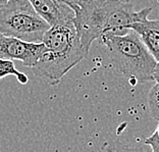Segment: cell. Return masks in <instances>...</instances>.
Wrapping results in <instances>:
<instances>
[{"label": "cell", "mask_w": 159, "mask_h": 152, "mask_svg": "<svg viewBox=\"0 0 159 152\" xmlns=\"http://www.w3.org/2000/svg\"><path fill=\"white\" fill-rule=\"evenodd\" d=\"M41 42L45 50L31 68L36 77L52 86L58 84L89 53L82 45L74 21L51 26Z\"/></svg>", "instance_id": "6da1fadb"}, {"label": "cell", "mask_w": 159, "mask_h": 152, "mask_svg": "<svg viewBox=\"0 0 159 152\" xmlns=\"http://www.w3.org/2000/svg\"><path fill=\"white\" fill-rule=\"evenodd\" d=\"M99 39L118 75L132 84L154 81L157 61L135 31L131 29L122 35L106 32Z\"/></svg>", "instance_id": "7a4b0ae2"}, {"label": "cell", "mask_w": 159, "mask_h": 152, "mask_svg": "<svg viewBox=\"0 0 159 152\" xmlns=\"http://www.w3.org/2000/svg\"><path fill=\"white\" fill-rule=\"evenodd\" d=\"M49 28L29 0H8L0 4V33L29 42H41Z\"/></svg>", "instance_id": "3957f363"}, {"label": "cell", "mask_w": 159, "mask_h": 152, "mask_svg": "<svg viewBox=\"0 0 159 152\" xmlns=\"http://www.w3.org/2000/svg\"><path fill=\"white\" fill-rule=\"evenodd\" d=\"M45 50L42 42H29L16 37L0 33V57L11 60H20L24 66H35Z\"/></svg>", "instance_id": "277c9868"}, {"label": "cell", "mask_w": 159, "mask_h": 152, "mask_svg": "<svg viewBox=\"0 0 159 152\" xmlns=\"http://www.w3.org/2000/svg\"><path fill=\"white\" fill-rule=\"evenodd\" d=\"M40 16L50 27L74 21L75 13L61 0H29Z\"/></svg>", "instance_id": "5b68a950"}, {"label": "cell", "mask_w": 159, "mask_h": 152, "mask_svg": "<svg viewBox=\"0 0 159 152\" xmlns=\"http://www.w3.org/2000/svg\"><path fill=\"white\" fill-rule=\"evenodd\" d=\"M128 28L132 29L140 36L147 49L155 60L159 62V21H149L147 19L129 24Z\"/></svg>", "instance_id": "8992f818"}, {"label": "cell", "mask_w": 159, "mask_h": 152, "mask_svg": "<svg viewBox=\"0 0 159 152\" xmlns=\"http://www.w3.org/2000/svg\"><path fill=\"white\" fill-rule=\"evenodd\" d=\"M7 76H14L17 81L23 85H26L29 81L28 76L21 73L16 67L13 60L0 57V80L7 77Z\"/></svg>", "instance_id": "52a82bcc"}, {"label": "cell", "mask_w": 159, "mask_h": 152, "mask_svg": "<svg viewBox=\"0 0 159 152\" xmlns=\"http://www.w3.org/2000/svg\"><path fill=\"white\" fill-rule=\"evenodd\" d=\"M148 108L151 117L159 121V82H156L148 94Z\"/></svg>", "instance_id": "ba28073f"}, {"label": "cell", "mask_w": 159, "mask_h": 152, "mask_svg": "<svg viewBox=\"0 0 159 152\" xmlns=\"http://www.w3.org/2000/svg\"><path fill=\"white\" fill-rule=\"evenodd\" d=\"M61 1L66 3L68 7H70V9L73 10L75 16L86 9L94 0H61Z\"/></svg>", "instance_id": "9c48e42d"}, {"label": "cell", "mask_w": 159, "mask_h": 152, "mask_svg": "<svg viewBox=\"0 0 159 152\" xmlns=\"http://www.w3.org/2000/svg\"><path fill=\"white\" fill-rule=\"evenodd\" d=\"M145 144L151 146L152 151L154 152H159V137L155 133H153L152 135L145 140Z\"/></svg>", "instance_id": "30bf717a"}, {"label": "cell", "mask_w": 159, "mask_h": 152, "mask_svg": "<svg viewBox=\"0 0 159 152\" xmlns=\"http://www.w3.org/2000/svg\"><path fill=\"white\" fill-rule=\"evenodd\" d=\"M154 81L159 82V62H157V66L154 70Z\"/></svg>", "instance_id": "8fae6325"}, {"label": "cell", "mask_w": 159, "mask_h": 152, "mask_svg": "<svg viewBox=\"0 0 159 152\" xmlns=\"http://www.w3.org/2000/svg\"><path fill=\"white\" fill-rule=\"evenodd\" d=\"M155 134H156V135L159 137V121H158V126L156 127V130H155V132H154Z\"/></svg>", "instance_id": "7c38bea8"}, {"label": "cell", "mask_w": 159, "mask_h": 152, "mask_svg": "<svg viewBox=\"0 0 159 152\" xmlns=\"http://www.w3.org/2000/svg\"><path fill=\"white\" fill-rule=\"evenodd\" d=\"M7 1H8V0H0V4H3V3H5Z\"/></svg>", "instance_id": "4fadbf2b"}]
</instances>
